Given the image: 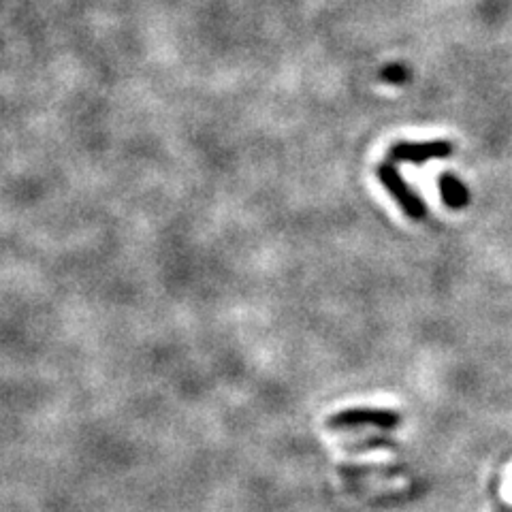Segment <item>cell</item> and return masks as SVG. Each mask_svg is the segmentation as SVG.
<instances>
[{
    "label": "cell",
    "instance_id": "obj_1",
    "mask_svg": "<svg viewBox=\"0 0 512 512\" xmlns=\"http://www.w3.org/2000/svg\"><path fill=\"white\" fill-rule=\"evenodd\" d=\"M376 175L380 184L387 188L389 195L397 201V205L402 207V212L412 218V220H423L427 218V207L421 201V197L406 184V180L399 175L393 163H382L376 169Z\"/></svg>",
    "mask_w": 512,
    "mask_h": 512
},
{
    "label": "cell",
    "instance_id": "obj_2",
    "mask_svg": "<svg viewBox=\"0 0 512 512\" xmlns=\"http://www.w3.org/2000/svg\"><path fill=\"white\" fill-rule=\"evenodd\" d=\"M455 152V146L446 139L436 141H399L389 150L391 163H412V165H423L427 160H438L448 158Z\"/></svg>",
    "mask_w": 512,
    "mask_h": 512
},
{
    "label": "cell",
    "instance_id": "obj_3",
    "mask_svg": "<svg viewBox=\"0 0 512 512\" xmlns=\"http://www.w3.org/2000/svg\"><path fill=\"white\" fill-rule=\"evenodd\" d=\"M397 423V414L391 410H372V408H350L333 414L327 419L329 429H357L365 425L393 427Z\"/></svg>",
    "mask_w": 512,
    "mask_h": 512
},
{
    "label": "cell",
    "instance_id": "obj_4",
    "mask_svg": "<svg viewBox=\"0 0 512 512\" xmlns=\"http://www.w3.org/2000/svg\"><path fill=\"white\" fill-rule=\"evenodd\" d=\"M440 197L451 210H463L470 203V190L457 175L444 173L440 178Z\"/></svg>",
    "mask_w": 512,
    "mask_h": 512
},
{
    "label": "cell",
    "instance_id": "obj_5",
    "mask_svg": "<svg viewBox=\"0 0 512 512\" xmlns=\"http://www.w3.org/2000/svg\"><path fill=\"white\" fill-rule=\"evenodd\" d=\"M380 77L393 86H402L410 79V73L406 67H402V64H389V67L382 69Z\"/></svg>",
    "mask_w": 512,
    "mask_h": 512
}]
</instances>
